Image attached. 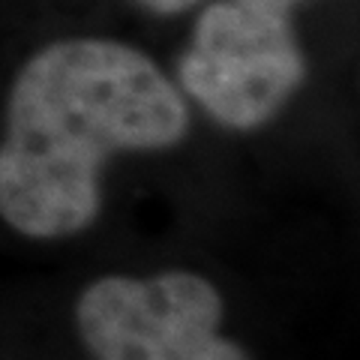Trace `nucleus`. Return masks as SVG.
I'll use <instances>...</instances> for the list:
<instances>
[{"label":"nucleus","mask_w":360,"mask_h":360,"mask_svg":"<svg viewBox=\"0 0 360 360\" xmlns=\"http://www.w3.org/2000/svg\"><path fill=\"white\" fill-rule=\"evenodd\" d=\"M288 4H300V0H288Z\"/></svg>","instance_id":"39448f33"},{"label":"nucleus","mask_w":360,"mask_h":360,"mask_svg":"<svg viewBox=\"0 0 360 360\" xmlns=\"http://www.w3.org/2000/svg\"><path fill=\"white\" fill-rule=\"evenodd\" d=\"M288 0H219L195 25L180 82L234 129L262 127L303 82Z\"/></svg>","instance_id":"f03ea898"},{"label":"nucleus","mask_w":360,"mask_h":360,"mask_svg":"<svg viewBox=\"0 0 360 360\" xmlns=\"http://www.w3.org/2000/svg\"><path fill=\"white\" fill-rule=\"evenodd\" d=\"M219 295L193 274L103 279L78 303L99 360H246L217 333Z\"/></svg>","instance_id":"7ed1b4c3"},{"label":"nucleus","mask_w":360,"mask_h":360,"mask_svg":"<svg viewBox=\"0 0 360 360\" xmlns=\"http://www.w3.org/2000/svg\"><path fill=\"white\" fill-rule=\"evenodd\" d=\"M144 9L150 13H160V15H174V13H184V9L195 6L198 0H139Z\"/></svg>","instance_id":"20e7f679"},{"label":"nucleus","mask_w":360,"mask_h":360,"mask_svg":"<svg viewBox=\"0 0 360 360\" xmlns=\"http://www.w3.org/2000/svg\"><path fill=\"white\" fill-rule=\"evenodd\" d=\"M186 105L150 58L111 39H63L18 72L0 141V213L30 238L96 217L99 168L186 132Z\"/></svg>","instance_id":"f257e3e1"}]
</instances>
